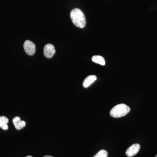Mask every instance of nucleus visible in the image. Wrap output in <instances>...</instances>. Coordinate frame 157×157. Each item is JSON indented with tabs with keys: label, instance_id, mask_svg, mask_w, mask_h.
Masks as SVG:
<instances>
[{
	"label": "nucleus",
	"instance_id": "obj_1",
	"mask_svg": "<svg viewBox=\"0 0 157 157\" xmlns=\"http://www.w3.org/2000/svg\"><path fill=\"white\" fill-rule=\"evenodd\" d=\"M70 17L73 24L76 27L83 28L86 25V18L84 14L80 9H73L70 13Z\"/></svg>",
	"mask_w": 157,
	"mask_h": 157
},
{
	"label": "nucleus",
	"instance_id": "obj_2",
	"mask_svg": "<svg viewBox=\"0 0 157 157\" xmlns=\"http://www.w3.org/2000/svg\"><path fill=\"white\" fill-rule=\"evenodd\" d=\"M130 107L125 104H118L112 108L110 111V115L113 117L119 118L124 116L130 111Z\"/></svg>",
	"mask_w": 157,
	"mask_h": 157
},
{
	"label": "nucleus",
	"instance_id": "obj_3",
	"mask_svg": "<svg viewBox=\"0 0 157 157\" xmlns=\"http://www.w3.org/2000/svg\"><path fill=\"white\" fill-rule=\"evenodd\" d=\"M23 47L26 53L29 56H33L36 52V45L29 40H27L25 42Z\"/></svg>",
	"mask_w": 157,
	"mask_h": 157
},
{
	"label": "nucleus",
	"instance_id": "obj_4",
	"mask_svg": "<svg viewBox=\"0 0 157 157\" xmlns=\"http://www.w3.org/2000/svg\"><path fill=\"white\" fill-rule=\"evenodd\" d=\"M140 146L138 144H132L127 149L125 154L127 156L132 157L137 155L140 151Z\"/></svg>",
	"mask_w": 157,
	"mask_h": 157
},
{
	"label": "nucleus",
	"instance_id": "obj_5",
	"mask_svg": "<svg viewBox=\"0 0 157 157\" xmlns=\"http://www.w3.org/2000/svg\"><path fill=\"white\" fill-rule=\"evenodd\" d=\"M44 55L47 58H51L56 53L55 48L52 44H48L44 48Z\"/></svg>",
	"mask_w": 157,
	"mask_h": 157
},
{
	"label": "nucleus",
	"instance_id": "obj_6",
	"mask_svg": "<svg viewBox=\"0 0 157 157\" xmlns=\"http://www.w3.org/2000/svg\"><path fill=\"white\" fill-rule=\"evenodd\" d=\"M13 123L14 124L15 128L17 130H21L24 128L26 125L25 121H21L19 117H16L13 119Z\"/></svg>",
	"mask_w": 157,
	"mask_h": 157
},
{
	"label": "nucleus",
	"instance_id": "obj_7",
	"mask_svg": "<svg viewBox=\"0 0 157 157\" xmlns=\"http://www.w3.org/2000/svg\"><path fill=\"white\" fill-rule=\"evenodd\" d=\"M97 77L95 75H90L88 76L85 79H84L83 82V86L84 88H87L90 85L92 84L93 82L97 80Z\"/></svg>",
	"mask_w": 157,
	"mask_h": 157
},
{
	"label": "nucleus",
	"instance_id": "obj_8",
	"mask_svg": "<svg viewBox=\"0 0 157 157\" xmlns=\"http://www.w3.org/2000/svg\"><path fill=\"white\" fill-rule=\"evenodd\" d=\"M9 119L6 116H0V128L4 130H8Z\"/></svg>",
	"mask_w": 157,
	"mask_h": 157
},
{
	"label": "nucleus",
	"instance_id": "obj_9",
	"mask_svg": "<svg viewBox=\"0 0 157 157\" xmlns=\"http://www.w3.org/2000/svg\"><path fill=\"white\" fill-rule=\"evenodd\" d=\"M92 60L94 63L102 66H104L105 65V61L104 58L100 56H94L92 58Z\"/></svg>",
	"mask_w": 157,
	"mask_h": 157
},
{
	"label": "nucleus",
	"instance_id": "obj_10",
	"mask_svg": "<svg viewBox=\"0 0 157 157\" xmlns=\"http://www.w3.org/2000/svg\"><path fill=\"white\" fill-rule=\"evenodd\" d=\"M108 153L105 150H101L94 157H107Z\"/></svg>",
	"mask_w": 157,
	"mask_h": 157
},
{
	"label": "nucleus",
	"instance_id": "obj_11",
	"mask_svg": "<svg viewBox=\"0 0 157 157\" xmlns=\"http://www.w3.org/2000/svg\"><path fill=\"white\" fill-rule=\"evenodd\" d=\"M44 157H53L50 155H45Z\"/></svg>",
	"mask_w": 157,
	"mask_h": 157
},
{
	"label": "nucleus",
	"instance_id": "obj_12",
	"mask_svg": "<svg viewBox=\"0 0 157 157\" xmlns=\"http://www.w3.org/2000/svg\"><path fill=\"white\" fill-rule=\"evenodd\" d=\"M26 157H33L32 156H26Z\"/></svg>",
	"mask_w": 157,
	"mask_h": 157
},
{
	"label": "nucleus",
	"instance_id": "obj_13",
	"mask_svg": "<svg viewBox=\"0 0 157 157\" xmlns=\"http://www.w3.org/2000/svg\"><path fill=\"white\" fill-rule=\"evenodd\" d=\"M155 157H157V154L155 156Z\"/></svg>",
	"mask_w": 157,
	"mask_h": 157
}]
</instances>
